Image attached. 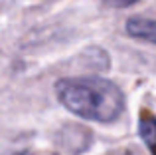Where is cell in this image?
Returning a JSON list of instances; mask_svg holds the SVG:
<instances>
[{
    "instance_id": "7a4b0ae2",
    "label": "cell",
    "mask_w": 156,
    "mask_h": 155,
    "mask_svg": "<svg viewBox=\"0 0 156 155\" xmlns=\"http://www.w3.org/2000/svg\"><path fill=\"white\" fill-rule=\"evenodd\" d=\"M125 30L129 36L144 42L156 44V20H148V18H129L125 24Z\"/></svg>"
},
{
    "instance_id": "3957f363",
    "label": "cell",
    "mask_w": 156,
    "mask_h": 155,
    "mask_svg": "<svg viewBox=\"0 0 156 155\" xmlns=\"http://www.w3.org/2000/svg\"><path fill=\"white\" fill-rule=\"evenodd\" d=\"M138 131L148 147V151L156 155V117L150 112H140V121H138Z\"/></svg>"
},
{
    "instance_id": "6da1fadb",
    "label": "cell",
    "mask_w": 156,
    "mask_h": 155,
    "mask_svg": "<svg viewBox=\"0 0 156 155\" xmlns=\"http://www.w3.org/2000/svg\"><path fill=\"white\" fill-rule=\"evenodd\" d=\"M55 96L73 115L89 121L111 123L125 112L122 89L105 78H61L55 84Z\"/></svg>"
},
{
    "instance_id": "277c9868",
    "label": "cell",
    "mask_w": 156,
    "mask_h": 155,
    "mask_svg": "<svg viewBox=\"0 0 156 155\" xmlns=\"http://www.w3.org/2000/svg\"><path fill=\"white\" fill-rule=\"evenodd\" d=\"M136 2L138 0H105L107 6H113V8H126V6H133Z\"/></svg>"
}]
</instances>
